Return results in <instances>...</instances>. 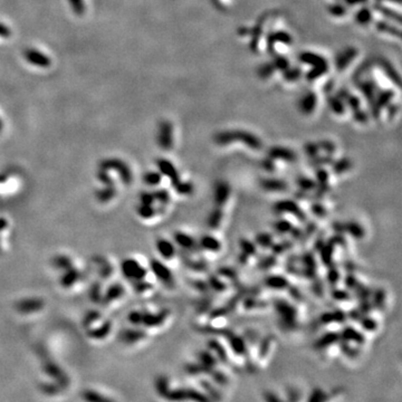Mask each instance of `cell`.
Instances as JSON below:
<instances>
[{"label":"cell","mask_w":402,"mask_h":402,"mask_svg":"<svg viewBox=\"0 0 402 402\" xmlns=\"http://www.w3.org/2000/svg\"><path fill=\"white\" fill-rule=\"evenodd\" d=\"M89 273H92L97 281L111 282L118 274V263L112 256L106 254H96L90 259Z\"/></svg>","instance_id":"7"},{"label":"cell","mask_w":402,"mask_h":402,"mask_svg":"<svg viewBox=\"0 0 402 402\" xmlns=\"http://www.w3.org/2000/svg\"><path fill=\"white\" fill-rule=\"evenodd\" d=\"M199 246H200L202 249H205L206 251L209 252H219L223 248V244L220 243V240L214 237L213 235H204L199 240Z\"/></svg>","instance_id":"24"},{"label":"cell","mask_w":402,"mask_h":402,"mask_svg":"<svg viewBox=\"0 0 402 402\" xmlns=\"http://www.w3.org/2000/svg\"><path fill=\"white\" fill-rule=\"evenodd\" d=\"M275 309H276V314H278L279 324L284 332H293L294 328H296L297 323L296 309L284 301H277L275 304Z\"/></svg>","instance_id":"13"},{"label":"cell","mask_w":402,"mask_h":402,"mask_svg":"<svg viewBox=\"0 0 402 402\" xmlns=\"http://www.w3.org/2000/svg\"><path fill=\"white\" fill-rule=\"evenodd\" d=\"M172 198L166 188H155L142 191L135 206L137 218L143 223H153L159 217L164 216L171 205Z\"/></svg>","instance_id":"4"},{"label":"cell","mask_w":402,"mask_h":402,"mask_svg":"<svg viewBox=\"0 0 402 402\" xmlns=\"http://www.w3.org/2000/svg\"><path fill=\"white\" fill-rule=\"evenodd\" d=\"M158 144L164 151L171 150L173 148V133H172V128L169 123L162 124V126H160L158 134Z\"/></svg>","instance_id":"21"},{"label":"cell","mask_w":402,"mask_h":402,"mask_svg":"<svg viewBox=\"0 0 402 402\" xmlns=\"http://www.w3.org/2000/svg\"><path fill=\"white\" fill-rule=\"evenodd\" d=\"M274 227H275V230L281 233H288L289 231H292L294 229L289 221H287L285 219H281V220L276 221L274 225Z\"/></svg>","instance_id":"30"},{"label":"cell","mask_w":402,"mask_h":402,"mask_svg":"<svg viewBox=\"0 0 402 402\" xmlns=\"http://www.w3.org/2000/svg\"><path fill=\"white\" fill-rule=\"evenodd\" d=\"M14 241V221L0 214V255L8 254Z\"/></svg>","instance_id":"14"},{"label":"cell","mask_w":402,"mask_h":402,"mask_svg":"<svg viewBox=\"0 0 402 402\" xmlns=\"http://www.w3.org/2000/svg\"><path fill=\"white\" fill-rule=\"evenodd\" d=\"M344 397L345 391L341 386L331 390L315 386L311 392L306 394L305 402H342Z\"/></svg>","instance_id":"11"},{"label":"cell","mask_w":402,"mask_h":402,"mask_svg":"<svg viewBox=\"0 0 402 402\" xmlns=\"http://www.w3.org/2000/svg\"><path fill=\"white\" fill-rule=\"evenodd\" d=\"M135 172L128 161L121 158H105L99 161L95 171L96 187L94 199L104 208L117 205L125 189L133 185Z\"/></svg>","instance_id":"1"},{"label":"cell","mask_w":402,"mask_h":402,"mask_svg":"<svg viewBox=\"0 0 402 402\" xmlns=\"http://www.w3.org/2000/svg\"><path fill=\"white\" fill-rule=\"evenodd\" d=\"M126 296H128L126 285L121 282H109V285H103L99 304L110 309H115L123 305Z\"/></svg>","instance_id":"8"},{"label":"cell","mask_w":402,"mask_h":402,"mask_svg":"<svg viewBox=\"0 0 402 402\" xmlns=\"http://www.w3.org/2000/svg\"><path fill=\"white\" fill-rule=\"evenodd\" d=\"M260 188L266 192H285L288 190V185L279 178H263L259 182Z\"/></svg>","instance_id":"19"},{"label":"cell","mask_w":402,"mask_h":402,"mask_svg":"<svg viewBox=\"0 0 402 402\" xmlns=\"http://www.w3.org/2000/svg\"><path fill=\"white\" fill-rule=\"evenodd\" d=\"M266 285L267 287H269L271 289H276L281 290L284 289L288 285V282L287 279L283 276H279V275H273V276H269L266 279Z\"/></svg>","instance_id":"29"},{"label":"cell","mask_w":402,"mask_h":402,"mask_svg":"<svg viewBox=\"0 0 402 402\" xmlns=\"http://www.w3.org/2000/svg\"><path fill=\"white\" fill-rule=\"evenodd\" d=\"M340 341V334L334 332H328L325 333L323 336H321V338L316 341L315 344H314V347H315V350L317 352H320V353H322V352H328L330 351V347L339 345Z\"/></svg>","instance_id":"18"},{"label":"cell","mask_w":402,"mask_h":402,"mask_svg":"<svg viewBox=\"0 0 402 402\" xmlns=\"http://www.w3.org/2000/svg\"><path fill=\"white\" fill-rule=\"evenodd\" d=\"M128 319L134 326L143 327L145 331L160 330L171 320V311L168 308H134Z\"/></svg>","instance_id":"6"},{"label":"cell","mask_w":402,"mask_h":402,"mask_svg":"<svg viewBox=\"0 0 402 402\" xmlns=\"http://www.w3.org/2000/svg\"><path fill=\"white\" fill-rule=\"evenodd\" d=\"M232 194L231 186L225 180H218L212 188V201L213 205L219 208H223L226 204L230 200Z\"/></svg>","instance_id":"15"},{"label":"cell","mask_w":402,"mask_h":402,"mask_svg":"<svg viewBox=\"0 0 402 402\" xmlns=\"http://www.w3.org/2000/svg\"><path fill=\"white\" fill-rule=\"evenodd\" d=\"M173 243L175 244V246L180 247L183 250L193 249L194 246L197 245V241L193 238V236H191L190 233H187L186 231H181V230H178L174 232Z\"/></svg>","instance_id":"22"},{"label":"cell","mask_w":402,"mask_h":402,"mask_svg":"<svg viewBox=\"0 0 402 402\" xmlns=\"http://www.w3.org/2000/svg\"><path fill=\"white\" fill-rule=\"evenodd\" d=\"M298 186H300L301 189L304 190V191L315 189V188H314V187H315V182H314L312 179L306 178V177H303V178H301L300 180H298Z\"/></svg>","instance_id":"32"},{"label":"cell","mask_w":402,"mask_h":402,"mask_svg":"<svg viewBox=\"0 0 402 402\" xmlns=\"http://www.w3.org/2000/svg\"><path fill=\"white\" fill-rule=\"evenodd\" d=\"M25 174L16 168L0 171V205L10 204L16 200L26 189Z\"/></svg>","instance_id":"5"},{"label":"cell","mask_w":402,"mask_h":402,"mask_svg":"<svg viewBox=\"0 0 402 402\" xmlns=\"http://www.w3.org/2000/svg\"><path fill=\"white\" fill-rule=\"evenodd\" d=\"M155 249L158 251L159 256L163 262H169L175 258L177 256V246L173 241L167 238H163V237H160L155 240Z\"/></svg>","instance_id":"17"},{"label":"cell","mask_w":402,"mask_h":402,"mask_svg":"<svg viewBox=\"0 0 402 402\" xmlns=\"http://www.w3.org/2000/svg\"><path fill=\"white\" fill-rule=\"evenodd\" d=\"M149 266H150L152 277H154L156 281L163 284L167 288H173L175 286L174 275L162 259L153 258L149 262Z\"/></svg>","instance_id":"12"},{"label":"cell","mask_w":402,"mask_h":402,"mask_svg":"<svg viewBox=\"0 0 402 402\" xmlns=\"http://www.w3.org/2000/svg\"><path fill=\"white\" fill-rule=\"evenodd\" d=\"M274 209L277 213H292V216H296L300 220H305V213H303L296 202L292 200H282L276 202Z\"/></svg>","instance_id":"20"},{"label":"cell","mask_w":402,"mask_h":402,"mask_svg":"<svg viewBox=\"0 0 402 402\" xmlns=\"http://www.w3.org/2000/svg\"><path fill=\"white\" fill-rule=\"evenodd\" d=\"M118 271L139 296H148L154 290V285L149 281L152 275L150 266L140 255L132 254L124 257L118 264Z\"/></svg>","instance_id":"3"},{"label":"cell","mask_w":402,"mask_h":402,"mask_svg":"<svg viewBox=\"0 0 402 402\" xmlns=\"http://www.w3.org/2000/svg\"><path fill=\"white\" fill-rule=\"evenodd\" d=\"M52 269L57 274V284L66 294H77L85 288L90 273L85 263L74 252L62 250L51 258Z\"/></svg>","instance_id":"2"},{"label":"cell","mask_w":402,"mask_h":402,"mask_svg":"<svg viewBox=\"0 0 402 402\" xmlns=\"http://www.w3.org/2000/svg\"><path fill=\"white\" fill-rule=\"evenodd\" d=\"M263 402H287L284 389H267L262 394Z\"/></svg>","instance_id":"28"},{"label":"cell","mask_w":402,"mask_h":402,"mask_svg":"<svg viewBox=\"0 0 402 402\" xmlns=\"http://www.w3.org/2000/svg\"><path fill=\"white\" fill-rule=\"evenodd\" d=\"M270 160H283L284 162H295L296 155L293 151L285 148H274L269 152Z\"/></svg>","instance_id":"25"},{"label":"cell","mask_w":402,"mask_h":402,"mask_svg":"<svg viewBox=\"0 0 402 402\" xmlns=\"http://www.w3.org/2000/svg\"><path fill=\"white\" fill-rule=\"evenodd\" d=\"M256 244L262 247H268L271 245V237L266 233H259L256 237Z\"/></svg>","instance_id":"33"},{"label":"cell","mask_w":402,"mask_h":402,"mask_svg":"<svg viewBox=\"0 0 402 402\" xmlns=\"http://www.w3.org/2000/svg\"><path fill=\"white\" fill-rule=\"evenodd\" d=\"M172 188L173 190L180 196H190L194 192V186L193 183L189 181V180H183L182 178H180L178 181H175L174 183H172Z\"/></svg>","instance_id":"26"},{"label":"cell","mask_w":402,"mask_h":402,"mask_svg":"<svg viewBox=\"0 0 402 402\" xmlns=\"http://www.w3.org/2000/svg\"><path fill=\"white\" fill-rule=\"evenodd\" d=\"M14 308L21 316L38 315V314L45 312L46 301L44 297L36 296V295L24 296L17 298V301L14 304Z\"/></svg>","instance_id":"10"},{"label":"cell","mask_w":402,"mask_h":402,"mask_svg":"<svg viewBox=\"0 0 402 402\" xmlns=\"http://www.w3.org/2000/svg\"><path fill=\"white\" fill-rule=\"evenodd\" d=\"M112 321L96 309L87 311L83 319V326L91 335H93L95 332H101L102 335L109 334L112 330Z\"/></svg>","instance_id":"9"},{"label":"cell","mask_w":402,"mask_h":402,"mask_svg":"<svg viewBox=\"0 0 402 402\" xmlns=\"http://www.w3.org/2000/svg\"><path fill=\"white\" fill-rule=\"evenodd\" d=\"M155 166L156 170H158L161 174L163 175L164 179H168L172 183H174L175 181L181 178L179 171L175 167V164L172 162L171 160L164 159V158H159L155 161Z\"/></svg>","instance_id":"16"},{"label":"cell","mask_w":402,"mask_h":402,"mask_svg":"<svg viewBox=\"0 0 402 402\" xmlns=\"http://www.w3.org/2000/svg\"><path fill=\"white\" fill-rule=\"evenodd\" d=\"M164 180L163 175L158 170H147L142 174V182L149 189H155V188L162 187V181Z\"/></svg>","instance_id":"23"},{"label":"cell","mask_w":402,"mask_h":402,"mask_svg":"<svg viewBox=\"0 0 402 402\" xmlns=\"http://www.w3.org/2000/svg\"><path fill=\"white\" fill-rule=\"evenodd\" d=\"M224 220V211L223 208L219 207H214V208L210 211L207 223H208V227L212 230H216L221 226V223Z\"/></svg>","instance_id":"27"},{"label":"cell","mask_w":402,"mask_h":402,"mask_svg":"<svg viewBox=\"0 0 402 402\" xmlns=\"http://www.w3.org/2000/svg\"><path fill=\"white\" fill-rule=\"evenodd\" d=\"M347 230H350L351 235H353L357 238H361V237L364 235V230H363V227L360 224L357 223H350L347 225Z\"/></svg>","instance_id":"31"}]
</instances>
